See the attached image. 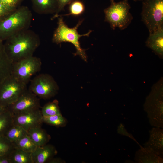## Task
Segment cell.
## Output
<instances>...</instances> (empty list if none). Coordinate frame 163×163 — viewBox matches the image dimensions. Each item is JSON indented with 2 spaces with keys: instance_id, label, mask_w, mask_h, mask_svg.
Listing matches in <instances>:
<instances>
[{
  "instance_id": "obj_1",
  "label": "cell",
  "mask_w": 163,
  "mask_h": 163,
  "mask_svg": "<svg viewBox=\"0 0 163 163\" xmlns=\"http://www.w3.org/2000/svg\"><path fill=\"white\" fill-rule=\"evenodd\" d=\"M5 41V50L12 63L33 56L40 43L39 36L29 29L21 31Z\"/></svg>"
},
{
  "instance_id": "obj_2",
  "label": "cell",
  "mask_w": 163,
  "mask_h": 163,
  "mask_svg": "<svg viewBox=\"0 0 163 163\" xmlns=\"http://www.w3.org/2000/svg\"><path fill=\"white\" fill-rule=\"evenodd\" d=\"M32 19L31 11L26 6L16 9L0 20V40L3 41L13 35L29 29Z\"/></svg>"
},
{
  "instance_id": "obj_3",
  "label": "cell",
  "mask_w": 163,
  "mask_h": 163,
  "mask_svg": "<svg viewBox=\"0 0 163 163\" xmlns=\"http://www.w3.org/2000/svg\"><path fill=\"white\" fill-rule=\"evenodd\" d=\"M57 17H58V26L54 32L52 39V42L57 44L64 42L71 43L74 46L76 50V52L74 53V55H79L84 61H86L87 56L85 50L81 47L79 40L82 36H89L92 31L90 30L87 33L80 34L77 29L82 23L83 20H79L75 27L70 28L65 23L62 16L59 14L55 15L52 19Z\"/></svg>"
},
{
  "instance_id": "obj_4",
  "label": "cell",
  "mask_w": 163,
  "mask_h": 163,
  "mask_svg": "<svg viewBox=\"0 0 163 163\" xmlns=\"http://www.w3.org/2000/svg\"><path fill=\"white\" fill-rule=\"evenodd\" d=\"M109 6L105 9L104 21L109 23L114 30L117 28L122 30L126 28L131 23L133 17L129 12L131 7L128 0H123L116 2L110 0Z\"/></svg>"
},
{
  "instance_id": "obj_5",
  "label": "cell",
  "mask_w": 163,
  "mask_h": 163,
  "mask_svg": "<svg viewBox=\"0 0 163 163\" xmlns=\"http://www.w3.org/2000/svg\"><path fill=\"white\" fill-rule=\"evenodd\" d=\"M142 20L152 33L163 27V0H142Z\"/></svg>"
},
{
  "instance_id": "obj_6",
  "label": "cell",
  "mask_w": 163,
  "mask_h": 163,
  "mask_svg": "<svg viewBox=\"0 0 163 163\" xmlns=\"http://www.w3.org/2000/svg\"><path fill=\"white\" fill-rule=\"evenodd\" d=\"M42 62L40 59L33 56L12 63L11 75L27 84L33 75L39 71Z\"/></svg>"
},
{
  "instance_id": "obj_7",
  "label": "cell",
  "mask_w": 163,
  "mask_h": 163,
  "mask_svg": "<svg viewBox=\"0 0 163 163\" xmlns=\"http://www.w3.org/2000/svg\"><path fill=\"white\" fill-rule=\"evenodd\" d=\"M58 89L53 77L47 74H41L31 80L29 89L39 98L46 100L54 96Z\"/></svg>"
},
{
  "instance_id": "obj_8",
  "label": "cell",
  "mask_w": 163,
  "mask_h": 163,
  "mask_svg": "<svg viewBox=\"0 0 163 163\" xmlns=\"http://www.w3.org/2000/svg\"><path fill=\"white\" fill-rule=\"evenodd\" d=\"M0 102L8 107L14 102L27 89V85L11 75L1 85Z\"/></svg>"
},
{
  "instance_id": "obj_9",
  "label": "cell",
  "mask_w": 163,
  "mask_h": 163,
  "mask_svg": "<svg viewBox=\"0 0 163 163\" xmlns=\"http://www.w3.org/2000/svg\"><path fill=\"white\" fill-rule=\"evenodd\" d=\"M162 97L161 93H152L147 99L144 106L150 124L160 128L163 126Z\"/></svg>"
},
{
  "instance_id": "obj_10",
  "label": "cell",
  "mask_w": 163,
  "mask_h": 163,
  "mask_svg": "<svg viewBox=\"0 0 163 163\" xmlns=\"http://www.w3.org/2000/svg\"><path fill=\"white\" fill-rule=\"evenodd\" d=\"M8 107V110L13 115L41 107L39 98L27 89L14 102Z\"/></svg>"
},
{
  "instance_id": "obj_11",
  "label": "cell",
  "mask_w": 163,
  "mask_h": 163,
  "mask_svg": "<svg viewBox=\"0 0 163 163\" xmlns=\"http://www.w3.org/2000/svg\"><path fill=\"white\" fill-rule=\"evenodd\" d=\"M14 124L19 125L27 131L34 127L41 126L43 116L40 109L27 111L13 115Z\"/></svg>"
},
{
  "instance_id": "obj_12",
  "label": "cell",
  "mask_w": 163,
  "mask_h": 163,
  "mask_svg": "<svg viewBox=\"0 0 163 163\" xmlns=\"http://www.w3.org/2000/svg\"><path fill=\"white\" fill-rule=\"evenodd\" d=\"M162 157L163 153V131L160 128L155 127L149 132V137L144 147Z\"/></svg>"
},
{
  "instance_id": "obj_13",
  "label": "cell",
  "mask_w": 163,
  "mask_h": 163,
  "mask_svg": "<svg viewBox=\"0 0 163 163\" xmlns=\"http://www.w3.org/2000/svg\"><path fill=\"white\" fill-rule=\"evenodd\" d=\"M57 153L56 149L52 145L46 144L37 147L31 153L33 163H47Z\"/></svg>"
},
{
  "instance_id": "obj_14",
  "label": "cell",
  "mask_w": 163,
  "mask_h": 163,
  "mask_svg": "<svg viewBox=\"0 0 163 163\" xmlns=\"http://www.w3.org/2000/svg\"><path fill=\"white\" fill-rule=\"evenodd\" d=\"M32 9L39 14H57V0H31Z\"/></svg>"
},
{
  "instance_id": "obj_15",
  "label": "cell",
  "mask_w": 163,
  "mask_h": 163,
  "mask_svg": "<svg viewBox=\"0 0 163 163\" xmlns=\"http://www.w3.org/2000/svg\"><path fill=\"white\" fill-rule=\"evenodd\" d=\"M146 41V46L161 58L163 55V27L149 33Z\"/></svg>"
},
{
  "instance_id": "obj_16",
  "label": "cell",
  "mask_w": 163,
  "mask_h": 163,
  "mask_svg": "<svg viewBox=\"0 0 163 163\" xmlns=\"http://www.w3.org/2000/svg\"><path fill=\"white\" fill-rule=\"evenodd\" d=\"M3 41L0 40V84L11 75L12 63L5 52Z\"/></svg>"
},
{
  "instance_id": "obj_17",
  "label": "cell",
  "mask_w": 163,
  "mask_h": 163,
  "mask_svg": "<svg viewBox=\"0 0 163 163\" xmlns=\"http://www.w3.org/2000/svg\"><path fill=\"white\" fill-rule=\"evenodd\" d=\"M135 160L138 163H161V157L145 147H141L135 154Z\"/></svg>"
},
{
  "instance_id": "obj_18",
  "label": "cell",
  "mask_w": 163,
  "mask_h": 163,
  "mask_svg": "<svg viewBox=\"0 0 163 163\" xmlns=\"http://www.w3.org/2000/svg\"><path fill=\"white\" fill-rule=\"evenodd\" d=\"M27 132L28 135L37 147L47 144L51 139L50 135L41 126L32 128Z\"/></svg>"
},
{
  "instance_id": "obj_19",
  "label": "cell",
  "mask_w": 163,
  "mask_h": 163,
  "mask_svg": "<svg viewBox=\"0 0 163 163\" xmlns=\"http://www.w3.org/2000/svg\"><path fill=\"white\" fill-rule=\"evenodd\" d=\"M12 163H33L31 153L14 148L9 155Z\"/></svg>"
},
{
  "instance_id": "obj_20",
  "label": "cell",
  "mask_w": 163,
  "mask_h": 163,
  "mask_svg": "<svg viewBox=\"0 0 163 163\" xmlns=\"http://www.w3.org/2000/svg\"><path fill=\"white\" fill-rule=\"evenodd\" d=\"M27 134V131L19 125L14 124L5 136L14 143Z\"/></svg>"
},
{
  "instance_id": "obj_21",
  "label": "cell",
  "mask_w": 163,
  "mask_h": 163,
  "mask_svg": "<svg viewBox=\"0 0 163 163\" xmlns=\"http://www.w3.org/2000/svg\"><path fill=\"white\" fill-rule=\"evenodd\" d=\"M13 144L14 148L31 153L37 147L27 134Z\"/></svg>"
},
{
  "instance_id": "obj_22",
  "label": "cell",
  "mask_w": 163,
  "mask_h": 163,
  "mask_svg": "<svg viewBox=\"0 0 163 163\" xmlns=\"http://www.w3.org/2000/svg\"><path fill=\"white\" fill-rule=\"evenodd\" d=\"M13 125V115L8 110L6 113L0 114V134L5 132L6 134Z\"/></svg>"
},
{
  "instance_id": "obj_23",
  "label": "cell",
  "mask_w": 163,
  "mask_h": 163,
  "mask_svg": "<svg viewBox=\"0 0 163 163\" xmlns=\"http://www.w3.org/2000/svg\"><path fill=\"white\" fill-rule=\"evenodd\" d=\"M41 113L43 116L62 114L56 100L45 104L42 108Z\"/></svg>"
},
{
  "instance_id": "obj_24",
  "label": "cell",
  "mask_w": 163,
  "mask_h": 163,
  "mask_svg": "<svg viewBox=\"0 0 163 163\" xmlns=\"http://www.w3.org/2000/svg\"><path fill=\"white\" fill-rule=\"evenodd\" d=\"M43 123L57 127L64 126L66 123L65 118L62 114L43 116Z\"/></svg>"
},
{
  "instance_id": "obj_25",
  "label": "cell",
  "mask_w": 163,
  "mask_h": 163,
  "mask_svg": "<svg viewBox=\"0 0 163 163\" xmlns=\"http://www.w3.org/2000/svg\"><path fill=\"white\" fill-rule=\"evenodd\" d=\"M85 9L84 4L82 2L79 0H75L69 4V13L60 15L78 16L83 13Z\"/></svg>"
},
{
  "instance_id": "obj_26",
  "label": "cell",
  "mask_w": 163,
  "mask_h": 163,
  "mask_svg": "<svg viewBox=\"0 0 163 163\" xmlns=\"http://www.w3.org/2000/svg\"><path fill=\"white\" fill-rule=\"evenodd\" d=\"M14 148L13 143L5 136L0 139V155H9Z\"/></svg>"
},
{
  "instance_id": "obj_27",
  "label": "cell",
  "mask_w": 163,
  "mask_h": 163,
  "mask_svg": "<svg viewBox=\"0 0 163 163\" xmlns=\"http://www.w3.org/2000/svg\"><path fill=\"white\" fill-rule=\"evenodd\" d=\"M22 0H0V3L8 9L13 11L17 8Z\"/></svg>"
},
{
  "instance_id": "obj_28",
  "label": "cell",
  "mask_w": 163,
  "mask_h": 163,
  "mask_svg": "<svg viewBox=\"0 0 163 163\" xmlns=\"http://www.w3.org/2000/svg\"><path fill=\"white\" fill-rule=\"evenodd\" d=\"M13 11L0 3V20L6 17Z\"/></svg>"
},
{
  "instance_id": "obj_29",
  "label": "cell",
  "mask_w": 163,
  "mask_h": 163,
  "mask_svg": "<svg viewBox=\"0 0 163 163\" xmlns=\"http://www.w3.org/2000/svg\"><path fill=\"white\" fill-rule=\"evenodd\" d=\"M74 0H57L58 3V8L57 13L56 15L58 14V13L64 10V7L66 5L69 4Z\"/></svg>"
},
{
  "instance_id": "obj_30",
  "label": "cell",
  "mask_w": 163,
  "mask_h": 163,
  "mask_svg": "<svg viewBox=\"0 0 163 163\" xmlns=\"http://www.w3.org/2000/svg\"><path fill=\"white\" fill-rule=\"evenodd\" d=\"M47 163H64V161L58 158H54L49 161Z\"/></svg>"
},
{
  "instance_id": "obj_31",
  "label": "cell",
  "mask_w": 163,
  "mask_h": 163,
  "mask_svg": "<svg viewBox=\"0 0 163 163\" xmlns=\"http://www.w3.org/2000/svg\"><path fill=\"white\" fill-rule=\"evenodd\" d=\"M2 109L1 107H0V112L2 111Z\"/></svg>"
},
{
  "instance_id": "obj_32",
  "label": "cell",
  "mask_w": 163,
  "mask_h": 163,
  "mask_svg": "<svg viewBox=\"0 0 163 163\" xmlns=\"http://www.w3.org/2000/svg\"><path fill=\"white\" fill-rule=\"evenodd\" d=\"M135 1H139V0H134Z\"/></svg>"
}]
</instances>
